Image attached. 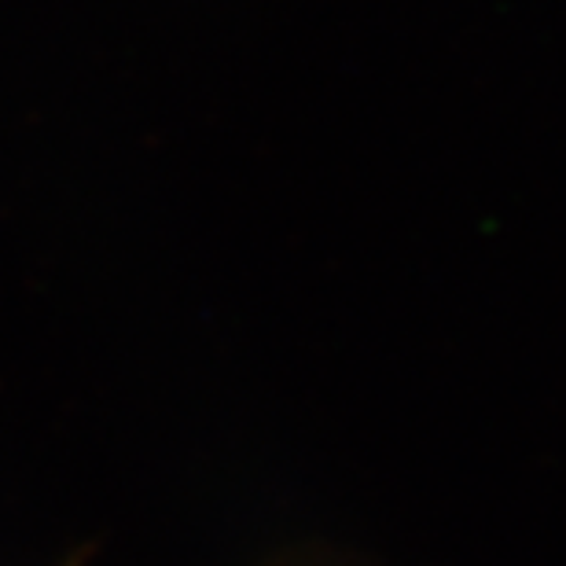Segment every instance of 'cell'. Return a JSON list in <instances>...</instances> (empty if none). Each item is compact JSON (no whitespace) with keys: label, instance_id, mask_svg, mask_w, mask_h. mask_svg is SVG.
Wrapping results in <instances>:
<instances>
[{"label":"cell","instance_id":"obj_1","mask_svg":"<svg viewBox=\"0 0 566 566\" xmlns=\"http://www.w3.org/2000/svg\"><path fill=\"white\" fill-rule=\"evenodd\" d=\"M71 566H77V563H71Z\"/></svg>","mask_w":566,"mask_h":566}]
</instances>
